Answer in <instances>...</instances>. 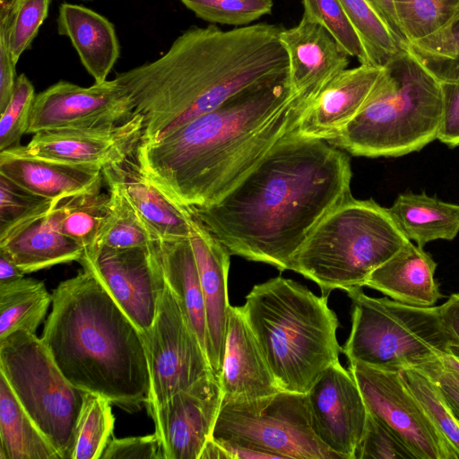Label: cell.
<instances>
[{"label": "cell", "instance_id": "obj_1", "mask_svg": "<svg viewBox=\"0 0 459 459\" xmlns=\"http://www.w3.org/2000/svg\"><path fill=\"white\" fill-rule=\"evenodd\" d=\"M350 157L292 131L218 202L189 210L229 251L280 271L316 226L352 196Z\"/></svg>", "mask_w": 459, "mask_h": 459}, {"label": "cell", "instance_id": "obj_2", "mask_svg": "<svg viewBox=\"0 0 459 459\" xmlns=\"http://www.w3.org/2000/svg\"><path fill=\"white\" fill-rule=\"evenodd\" d=\"M309 103L288 79L255 85L160 140L141 142L133 158L180 209L207 207L296 130Z\"/></svg>", "mask_w": 459, "mask_h": 459}, {"label": "cell", "instance_id": "obj_3", "mask_svg": "<svg viewBox=\"0 0 459 459\" xmlns=\"http://www.w3.org/2000/svg\"><path fill=\"white\" fill-rule=\"evenodd\" d=\"M281 30L266 22L191 26L157 59L117 73L143 118L141 142L165 137L247 88L288 79Z\"/></svg>", "mask_w": 459, "mask_h": 459}, {"label": "cell", "instance_id": "obj_4", "mask_svg": "<svg viewBox=\"0 0 459 459\" xmlns=\"http://www.w3.org/2000/svg\"><path fill=\"white\" fill-rule=\"evenodd\" d=\"M41 341L75 387L132 411L146 404L150 373L141 331L88 269L52 291Z\"/></svg>", "mask_w": 459, "mask_h": 459}, {"label": "cell", "instance_id": "obj_5", "mask_svg": "<svg viewBox=\"0 0 459 459\" xmlns=\"http://www.w3.org/2000/svg\"><path fill=\"white\" fill-rule=\"evenodd\" d=\"M326 297L277 276L253 286L241 307L281 390L307 394L339 360V321Z\"/></svg>", "mask_w": 459, "mask_h": 459}, {"label": "cell", "instance_id": "obj_6", "mask_svg": "<svg viewBox=\"0 0 459 459\" xmlns=\"http://www.w3.org/2000/svg\"><path fill=\"white\" fill-rule=\"evenodd\" d=\"M442 108L440 82L405 48L383 66L357 117L327 143L356 156L405 155L437 139Z\"/></svg>", "mask_w": 459, "mask_h": 459}, {"label": "cell", "instance_id": "obj_7", "mask_svg": "<svg viewBox=\"0 0 459 459\" xmlns=\"http://www.w3.org/2000/svg\"><path fill=\"white\" fill-rule=\"evenodd\" d=\"M410 239L388 209L351 196L313 230L290 270L316 282L322 296L365 286L370 274Z\"/></svg>", "mask_w": 459, "mask_h": 459}, {"label": "cell", "instance_id": "obj_8", "mask_svg": "<svg viewBox=\"0 0 459 459\" xmlns=\"http://www.w3.org/2000/svg\"><path fill=\"white\" fill-rule=\"evenodd\" d=\"M346 292L351 301V328L342 352L349 362L400 371L448 352L450 342L438 307L373 298L362 288Z\"/></svg>", "mask_w": 459, "mask_h": 459}, {"label": "cell", "instance_id": "obj_9", "mask_svg": "<svg viewBox=\"0 0 459 459\" xmlns=\"http://www.w3.org/2000/svg\"><path fill=\"white\" fill-rule=\"evenodd\" d=\"M0 373L61 459H71L86 393L65 377L41 339L26 331L0 341Z\"/></svg>", "mask_w": 459, "mask_h": 459}, {"label": "cell", "instance_id": "obj_10", "mask_svg": "<svg viewBox=\"0 0 459 459\" xmlns=\"http://www.w3.org/2000/svg\"><path fill=\"white\" fill-rule=\"evenodd\" d=\"M212 437L277 459H342L316 435L307 394L285 390L248 401L221 402Z\"/></svg>", "mask_w": 459, "mask_h": 459}, {"label": "cell", "instance_id": "obj_11", "mask_svg": "<svg viewBox=\"0 0 459 459\" xmlns=\"http://www.w3.org/2000/svg\"><path fill=\"white\" fill-rule=\"evenodd\" d=\"M141 333L150 373L148 410L213 372L195 332L166 283L155 319Z\"/></svg>", "mask_w": 459, "mask_h": 459}, {"label": "cell", "instance_id": "obj_12", "mask_svg": "<svg viewBox=\"0 0 459 459\" xmlns=\"http://www.w3.org/2000/svg\"><path fill=\"white\" fill-rule=\"evenodd\" d=\"M368 411L390 427L413 451L417 459H459L419 401L400 371L350 362Z\"/></svg>", "mask_w": 459, "mask_h": 459}, {"label": "cell", "instance_id": "obj_13", "mask_svg": "<svg viewBox=\"0 0 459 459\" xmlns=\"http://www.w3.org/2000/svg\"><path fill=\"white\" fill-rule=\"evenodd\" d=\"M152 241L122 249L94 246L79 261L141 332L152 325L165 287Z\"/></svg>", "mask_w": 459, "mask_h": 459}, {"label": "cell", "instance_id": "obj_14", "mask_svg": "<svg viewBox=\"0 0 459 459\" xmlns=\"http://www.w3.org/2000/svg\"><path fill=\"white\" fill-rule=\"evenodd\" d=\"M134 114L131 99L116 79L89 87L59 81L36 94L27 134L113 126Z\"/></svg>", "mask_w": 459, "mask_h": 459}, {"label": "cell", "instance_id": "obj_15", "mask_svg": "<svg viewBox=\"0 0 459 459\" xmlns=\"http://www.w3.org/2000/svg\"><path fill=\"white\" fill-rule=\"evenodd\" d=\"M221 402L218 377L212 372L150 408L163 459H199Z\"/></svg>", "mask_w": 459, "mask_h": 459}, {"label": "cell", "instance_id": "obj_16", "mask_svg": "<svg viewBox=\"0 0 459 459\" xmlns=\"http://www.w3.org/2000/svg\"><path fill=\"white\" fill-rule=\"evenodd\" d=\"M314 431L342 459H354L366 427L368 409L351 374L337 361L307 393Z\"/></svg>", "mask_w": 459, "mask_h": 459}, {"label": "cell", "instance_id": "obj_17", "mask_svg": "<svg viewBox=\"0 0 459 459\" xmlns=\"http://www.w3.org/2000/svg\"><path fill=\"white\" fill-rule=\"evenodd\" d=\"M143 135V118L134 112L127 121L105 127L47 130L33 134L22 153L102 169L132 157Z\"/></svg>", "mask_w": 459, "mask_h": 459}, {"label": "cell", "instance_id": "obj_18", "mask_svg": "<svg viewBox=\"0 0 459 459\" xmlns=\"http://www.w3.org/2000/svg\"><path fill=\"white\" fill-rule=\"evenodd\" d=\"M383 72V66L360 65L330 80L303 112L296 132L329 142L357 117Z\"/></svg>", "mask_w": 459, "mask_h": 459}, {"label": "cell", "instance_id": "obj_19", "mask_svg": "<svg viewBox=\"0 0 459 459\" xmlns=\"http://www.w3.org/2000/svg\"><path fill=\"white\" fill-rule=\"evenodd\" d=\"M218 381L222 403L257 399L281 390L241 307L230 306L229 310L224 355Z\"/></svg>", "mask_w": 459, "mask_h": 459}, {"label": "cell", "instance_id": "obj_20", "mask_svg": "<svg viewBox=\"0 0 459 459\" xmlns=\"http://www.w3.org/2000/svg\"><path fill=\"white\" fill-rule=\"evenodd\" d=\"M191 214V213H190ZM191 245L195 256L204 295L207 357L212 371L221 372L230 305L228 296L230 251L191 214Z\"/></svg>", "mask_w": 459, "mask_h": 459}, {"label": "cell", "instance_id": "obj_21", "mask_svg": "<svg viewBox=\"0 0 459 459\" xmlns=\"http://www.w3.org/2000/svg\"><path fill=\"white\" fill-rule=\"evenodd\" d=\"M279 38L289 58V85L295 94L310 101L350 64V56L333 37L303 17L298 25L282 28Z\"/></svg>", "mask_w": 459, "mask_h": 459}, {"label": "cell", "instance_id": "obj_22", "mask_svg": "<svg viewBox=\"0 0 459 459\" xmlns=\"http://www.w3.org/2000/svg\"><path fill=\"white\" fill-rule=\"evenodd\" d=\"M0 174L52 201L102 186V168L24 154L16 147L0 152Z\"/></svg>", "mask_w": 459, "mask_h": 459}, {"label": "cell", "instance_id": "obj_23", "mask_svg": "<svg viewBox=\"0 0 459 459\" xmlns=\"http://www.w3.org/2000/svg\"><path fill=\"white\" fill-rule=\"evenodd\" d=\"M103 178L113 181L156 238H189L191 214L180 209L140 169L133 156L102 169Z\"/></svg>", "mask_w": 459, "mask_h": 459}, {"label": "cell", "instance_id": "obj_24", "mask_svg": "<svg viewBox=\"0 0 459 459\" xmlns=\"http://www.w3.org/2000/svg\"><path fill=\"white\" fill-rule=\"evenodd\" d=\"M57 33L69 39L94 82H104L120 56L113 23L81 4L63 3L56 18Z\"/></svg>", "mask_w": 459, "mask_h": 459}, {"label": "cell", "instance_id": "obj_25", "mask_svg": "<svg viewBox=\"0 0 459 459\" xmlns=\"http://www.w3.org/2000/svg\"><path fill=\"white\" fill-rule=\"evenodd\" d=\"M48 212L29 218L0 233V251L7 255L25 274L59 264L79 262L84 253L80 244L51 224Z\"/></svg>", "mask_w": 459, "mask_h": 459}, {"label": "cell", "instance_id": "obj_26", "mask_svg": "<svg viewBox=\"0 0 459 459\" xmlns=\"http://www.w3.org/2000/svg\"><path fill=\"white\" fill-rule=\"evenodd\" d=\"M436 268L433 258L409 240L370 274L365 286L404 304L432 307L442 298Z\"/></svg>", "mask_w": 459, "mask_h": 459}, {"label": "cell", "instance_id": "obj_27", "mask_svg": "<svg viewBox=\"0 0 459 459\" xmlns=\"http://www.w3.org/2000/svg\"><path fill=\"white\" fill-rule=\"evenodd\" d=\"M152 246L165 283L177 298L207 355L204 300L190 238H156Z\"/></svg>", "mask_w": 459, "mask_h": 459}, {"label": "cell", "instance_id": "obj_28", "mask_svg": "<svg viewBox=\"0 0 459 459\" xmlns=\"http://www.w3.org/2000/svg\"><path fill=\"white\" fill-rule=\"evenodd\" d=\"M388 212L406 238L420 247L433 240H452L459 233V204L424 192L398 195Z\"/></svg>", "mask_w": 459, "mask_h": 459}, {"label": "cell", "instance_id": "obj_29", "mask_svg": "<svg viewBox=\"0 0 459 459\" xmlns=\"http://www.w3.org/2000/svg\"><path fill=\"white\" fill-rule=\"evenodd\" d=\"M0 459H61L1 373Z\"/></svg>", "mask_w": 459, "mask_h": 459}, {"label": "cell", "instance_id": "obj_30", "mask_svg": "<svg viewBox=\"0 0 459 459\" xmlns=\"http://www.w3.org/2000/svg\"><path fill=\"white\" fill-rule=\"evenodd\" d=\"M52 299L41 281L22 277L0 282V341L18 331L36 333Z\"/></svg>", "mask_w": 459, "mask_h": 459}, {"label": "cell", "instance_id": "obj_31", "mask_svg": "<svg viewBox=\"0 0 459 459\" xmlns=\"http://www.w3.org/2000/svg\"><path fill=\"white\" fill-rule=\"evenodd\" d=\"M94 190L56 201L48 212L51 224L84 250L95 245L109 204V194Z\"/></svg>", "mask_w": 459, "mask_h": 459}, {"label": "cell", "instance_id": "obj_32", "mask_svg": "<svg viewBox=\"0 0 459 459\" xmlns=\"http://www.w3.org/2000/svg\"><path fill=\"white\" fill-rule=\"evenodd\" d=\"M104 181L110 198L94 246L122 249L145 247L156 239L120 188L111 180Z\"/></svg>", "mask_w": 459, "mask_h": 459}, {"label": "cell", "instance_id": "obj_33", "mask_svg": "<svg viewBox=\"0 0 459 459\" xmlns=\"http://www.w3.org/2000/svg\"><path fill=\"white\" fill-rule=\"evenodd\" d=\"M363 41L374 65L384 66L407 48L397 39L385 18L370 0H339Z\"/></svg>", "mask_w": 459, "mask_h": 459}, {"label": "cell", "instance_id": "obj_34", "mask_svg": "<svg viewBox=\"0 0 459 459\" xmlns=\"http://www.w3.org/2000/svg\"><path fill=\"white\" fill-rule=\"evenodd\" d=\"M110 403L104 397L86 393L76 426L71 459H100L114 429Z\"/></svg>", "mask_w": 459, "mask_h": 459}, {"label": "cell", "instance_id": "obj_35", "mask_svg": "<svg viewBox=\"0 0 459 459\" xmlns=\"http://www.w3.org/2000/svg\"><path fill=\"white\" fill-rule=\"evenodd\" d=\"M407 48L440 82L459 83V10L440 30Z\"/></svg>", "mask_w": 459, "mask_h": 459}, {"label": "cell", "instance_id": "obj_36", "mask_svg": "<svg viewBox=\"0 0 459 459\" xmlns=\"http://www.w3.org/2000/svg\"><path fill=\"white\" fill-rule=\"evenodd\" d=\"M408 45L445 27L459 10V0H394Z\"/></svg>", "mask_w": 459, "mask_h": 459}, {"label": "cell", "instance_id": "obj_37", "mask_svg": "<svg viewBox=\"0 0 459 459\" xmlns=\"http://www.w3.org/2000/svg\"><path fill=\"white\" fill-rule=\"evenodd\" d=\"M400 373L432 422L459 455V421L438 384L415 368H403Z\"/></svg>", "mask_w": 459, "mask_h": 459}, {"label": "cell", "instance_id": "obj_38", "mask_svg": "<svg viewBox=\"0 0 459 459\" xmlns=\"http://www.w3.org/2000/svg\"><path fill=\"white\" fill-rule=\"evenodd\" d=\"M303 18L321 25L349 56L360 65H373L360 37L339 0H301Z\"/></svg>", "mask_w": 459, "mask_h": 459}, {"label": "cell", "instance_id": "obj_39", "mask_svg": "<svg viewBox=\"0 0 459 459\" xmlns=\"http://www.w3.org/2000/svg\"><path fill=\"white\" fill-rule=\"evenodd\" d=\"M50 0H0L5 14L6 35L15 64L38 35L48 17Z\"/></svg>", "mask_w": 459, "mask_h": 459}, {"label": "cell", "instance_id": "obj_40", "mask_svg": "<svg viewBox=\"0 0 459 459\" xmlns=\"http://www.w3.org/2000/svg\"><path fill=\"white\" fill-rule=\"evenodd\" d=\"M196 17L211 24L247 26L273 9V0H179Z\"/></svg>", "mask_w": 459, "mask_h": 459}, {"label": "cell", "instance_id": "obj_41", "mask_svg": "<svg viewBox=\"0 0 459 459\" xmlns=\"http://www.w3.org/2000/svg\"><path fill=\"white\" fill-rule=\"evenodd\" d=\"M35 97L32 82L24 74H20L7 106L0 113V152L20 146L29 129Z\"/></svg>", "mask_w": 459, "mask_h": 459}, {"label": "cell", "instance_id": "obj_42", "mask_svg": "<svg viewBox=\"0 0 459 459\" xmlns=\"http://www.w3.org/2000/svg\"><path fill=\"white\" fill-rule=\"evenodd\" d=\"M55 202L34 195L0 174V233L48 212Z\"/></svg>", "mask_w": 459, "mask_h": 459}, {"label": "cell", "instance_id": "obj_43", "mask_svg": "<svg viewBox=\"0 0 459 459\" xmlns=\"http://www.w3.org/2000/svg\"><path fill=\"white\" fill-rule=\"evenodd\" d=\"M417 459L409 446L384 421L368 411L354 459Z\"/></svg>", "mask_w": 459, "mask_h": 459}, {"label": "cell", "instance_id": "obj_44", "mask_svg": "<svg viewBox=\"0 0 459 459\" xmlns=\"http://www.w3.org/2000/svg\"><path fill=\"white\" fill-rule=\"evenodd\" d=\"M160 459L162 458L155 432L141 437L112 438L100 459Z\"/></svg>", "mask_w": 459, "mask_h": 459}, {"label": "cell", "instance_id": "obj_45", "mask_svg": "<svg viewBox=\"0 0 459 459\" xmlns=\"http://www.w3.org/2000/svg\"><path fill=\"white\" fill-rule=\"evenodd\" d=\"M442 117L437 139L450 147L459 145V83L442 82Z\"/></svg>", "mask_w": 459, "mask_h": 459}, {"label": "cell", "instance_id": "obj_46", "mask_svg": "<svg viewBox=\"0 0 459 459\" xmlns=\"http://www.w3.org/2000/svg\"><path fill=\"white\" fill-rule=\"evenodd\" d=\"M16 64L13 62L5 25V14L0 10V113L7 106L16 82Z\"/></svg>", "mask_w": 459, "mask_h": 459}, {"label": "cell", "instance_id": "obj_47", "mask_svg": "<svg viewBox=\"0 0 459 459\" xmlns=\"http://www.w3.org/2000/svg\"><path fill=\"white\" fill-rule=\"evenodd\" d=\"M438 308L450 345L459 346V292L452 294Z\"/></svg>", "mask_w": 459, "mask_h": 459}, {"label": "cell", "instance_id": "obj_48", "mask_svg": "<svg viewBox=\"0 0 459 459\" xmlns=\"http://www.w3.org/2000/svg\"><path fill=\"white\" fill-rule=\"evenodd\" d=\"M371 3L376 6V8L379 11L382 16L386 21L387 24L393 30L394 34L397 38V39L403 45L405 48L408 46V42L403 32L400 22L398 21L394 0H370Z\"/></svg>", "mask_w": 459, "mask_h": 459}, {"label": "cell", "instance_id": "obj_49", "mask_svg": "<svg viewBox=\"0 0 459 459\" xmlns=\"http://www.w3.org/2000/svg\"><path fill=\"white\" fill-rule=\"evenodd\" d=\"M414 368L424 372L436 374L459 386V371L445 367L438 358L419 364Z\"/></svg>", "mask_w": 459, "mask_h": 459}, {"label": "cell", "instance_id": "obj_50", "mask_svg": "<svg viewBox=\"0 0 459 459\" xmlns=\"http://www.w3.org/2000/svg\"><path fill=\"white\" fill-rule=\"evenodd\" d=\"M422 372L438 384L453 412L459 413V386L436 374Z\"/></svg>", "mask_w": 459, "mask_h": 459}, {"label": "cell", "instance_id": "obj_51", "mask_svg": "<svg viewBox=\"0 0 459 459\" xmlns=\"http://www.w3.org/2000/svg\"><path fill=\"white\" fill-rule=\"evenodd\" d=\"M24 274L7 255L0 251V282L17 280Z\"/></svg>", "mask_w": 459, "mask_h": 459}, {"label": "cell", "instance_id": "obj_52", "mask_svg": "<svg viewBox=\"0 0 459 459\" xmlns=\"http://www.w3.org/2000/svg\"><path fill=\"white\" fill-rule=\"evenodd\" d=\"M199 459H230L221 443L211 437L205 444Z\"/></svg>", "mask_w": 459, "mask_h": 459}, {"label": "cell", "instance_id": "obj_53", "mask_svg": "<svg viewBox=\"0 0 459 459\" xmlns=\"http://www.w3.org/2000/svg\"><path fill=\"white\" fill-rule=\"evenodd\" d=\"M438 359L445 367L459 371V346L450 345L448 352Z\"/></svg>", "mask_w": 459, "mask_h": 459}, {"label": "cell", "instance_id": "obj_54", "mask_svg": "<svg viewBox=\"0 0 459 459\" xmlns=\"http://www.w3.org/2000/svg\"><path fill=\"white\" fill-rule=\"evenodd\" d=\"M454 414L455 415L456 419H457V420H458V421H459V413H454Z\"/></svg>", "mask_w": 459, "mask_h": 459}, {"label": "cell", "instance_id": "obj_55", "mask_svg": "<svg viewBox=\"0 0 459 459\" xmlns=\"http://www.w3.org/2000/svg\"><path fill=\"white\" fill-rule=\"evenodd\" d=\"M86 1H89V0H86Z\"/></svg>", "mask_w": 459, "mask_h": 459}]
</instances>
